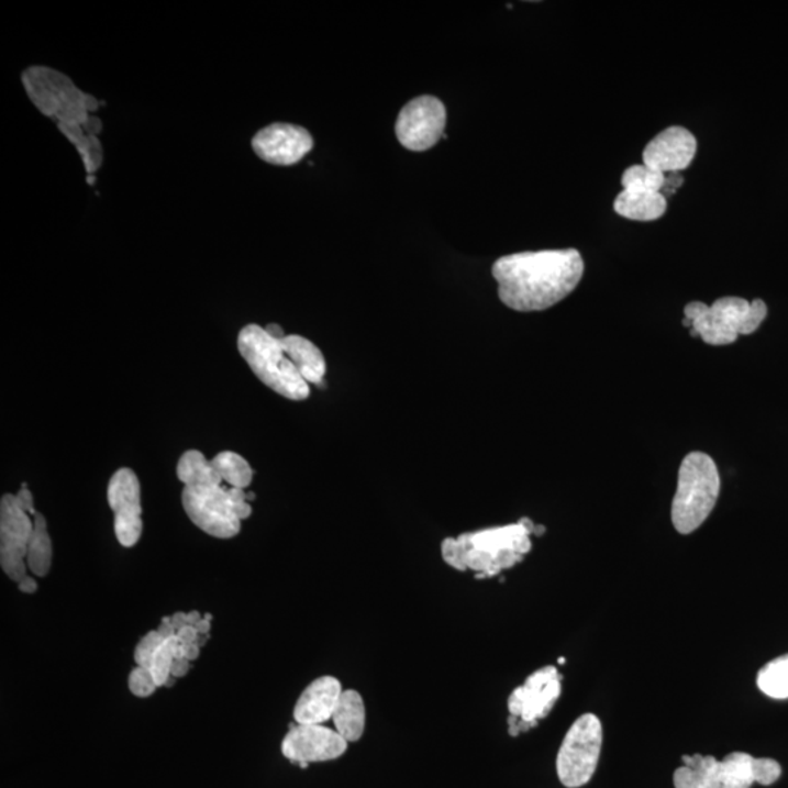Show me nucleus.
<instances>
[{"label":"nucleus","instance_id":"31","mask_svg":"<svg viewBox=\"0 0 788 788\" xmlns=\"http://www.w3.org/2000/svg\"><path fill=\"white\" fill-rule=\"evenodd\" d=\"M202 614H200L198 611L185 613V612H177L173 614L171 622L173 626H175V630H180L181 626L186 625H196L202 619Z\"/></svg>","mask_w":788,"mask_h":788},{"label":"nucleus","instance_id":"33","mask_svg":"<svg viewBox=\"0 0 788 788\" xmlns=\"http://www.w3.org/2000/svg\"><path fill=\"white\" fill-rule=\"evenodd\" d=\"M176 636L181 644H193L199 639V632L193 625H186L176 632Z\"/></svg>","mask_w":788,"mask_h":788},{"label":"nucleus","instance_id":"5","mask_svg":"<svg viewBox=\"0 0 788 788\" xmlns=\"http://www.w3.org/2000/svg\"><path fill=\"white\" fill-rule=\"evenodd\" d=\"M238 351L263 385L287 399L309 398V382L285 352L282 340L270 336L257 324H248L240 332Z\"/></svg>","mask_w":788,"mask_h":788},{"label":"nucleus","instance_id":"27","mask_svg":"<svg viewBox=\"0 0 788 788\" xmlns=\"http://www.w3.org/2000/svg\"><path fill=\"white\" fill-rule=\"evenodd\" d=\"M622 187L640 186L647 187V189L663 191L665 187L666 175L663 173L654 171L652 168L645 167L644 164L641 166H632L623 171L621 178Z\"/></svg>","mask_w":788,"mask_h":788},{"label":"nucleus","instance_id":"8","mask_svg":"<svg viewBox=\"0 0 788 788\" xmlns=\"http://www.w3.org/2000/svg\"><path fill=\"white\" fill-rule=\"evenodd\" d=\"M561 680L555 666L542 667L530 675L522 687L509 698V730L511 736L528 732L545 719L561 697Z\"/></svg>","mask_w":788,"mask_h":788},{"label":"nucleus","instance_id":"12","mask_svg":"<svg viewBox=\"0 0 788 788\" xmlns=\"http://www.w3.org/2000/svg\"><path fill=\"white\" fill-rule=\"evenodd\" d=\"M348 751V742L336 730L323 724H296L282 741V754L301 768L314 763L341 758Z\"/></svg>","mask_w":788,"mask_h":788},{"label":"nucleus","instance_id":"6","mask_svg":"<svg viewBox=\"0 0 788 788\" xmlns=\"http://www.w3.org/2000/svg\"><path fill=\"white\" fill-rule=\"evenodd\" d=\"M720 488L719 469L710 456L693 452L684 458L672 504V523L680 534H691L701 528L714 510Z\"/></svg>","mask_w":788,"mask_h":788},{"label":"nucleus","instance_id":"23","mask_svg":"<svg viewBox=\"0 0 788 788\" xmlns=\"http://www.w3.org/2000/svg\"><path fill=\"white\" fill-rule=\"evenodd\" d=\"M720 763L724 788H751L755 785L754 756L745 752H733Z\"/></svg>","mask_w":788,"mask_h":788},{"label":"nucleus","instance_id":"32","mask_svg":"<svg viewBox=\"0 0 788 788\" xmlns=\"http://www.w3.org/2000/svg\"><path fill=\"white\" fill-rule=\"evenodd\" d=\"M15 497L18 504H20L21 509L24 510L25 513H29L30 515L37 514V511L34 509L33 493L30 492L29 488H22Z\"/></svg>","mask_w":788,"mask_h":788},{"label":"nucleus","instance_id":"34","mask_svg":"<svg viewBox=\"0 0 788 788\" xmlns=\"http://www.w3.org/2000/svg\"><path fill=\"white\" fill-rule=\"evenodd\" d=\"M190 663L191 662L187 661V658H175V662H173L171 666L173 678H182V676L189 674L191 666Z\"/></svg>","mask_w":788,"mask_h":788},{"label":"nucleus","instance_id":"3","mask_svg":"<svg viewBox=\"0 0 788 788\" xmlns=\"http://www.w3.org/2000/svg\"><path fill=\"white\" fill-rule=\"evenodd\" d=\"M545 528L542 525L537 528L532 520L522 519L515 524L444 539L441 556L457 571L470 569L478 578H491L522 563L532 551L530 536H541Z\"/></svg>","mask_w":788,"mask_h":788},{"label":"nucleus","instance_id":"10","mask_svg":"<svg viewBox=\"0 0 788 788\" xmlns=\"http://www.w3.org/2000/svg\"><path fill=\"white\" fill-rule=\"evenodd\" d=\"M34 520L18 504L16 497L7 493L0 501V565L11 580L20 582L26 577V555Z\"/></svg>","mask_w":788,"mask_h":788},{"label":"nucleus","instance_id":"21","mask_svg":"<svg viewBox=\"0 0 788 788\" xmlns=\"http://www.w3.org/2000/svg\"><path fill=\"white\" fill-rule=\"evenodd\" d=\"M177 476L186 487H202V485H221L222 478L212 462L198 450H189L182 454L177 465Z\"/></svg>","mask_w":788,"mask_h":788},{"label":"nucleus","instance_id":"2","mask_svg":"<svg viewBox=\"0 0 788 788\" xmlns=\"http://www.w3.org/2000/svg\"><path fill=\"white\" fill-rule=\"evenodd\" d=\"M22 86L40 113L55 120L57 129L78 151L88 176H96L104 162L100 135L102 122L92 115L102 106L84 92L68 75L48 66H30L22 73Z\"/></svg>","mask_w":788,"mask_h":788},{"label":"nucleus","instance_id":"29","mask_svg":"<svg viewBox=\"0 0 788 788\" xmlns=\"http://www.w3.org/2000/svg\"><path fill=\"white\" fill-rule=\"evenodd\" d=\"M166 640L157 630L148 632L136 645L135 654H133L136 665L149 669L155 652Z\"/></svg>","mask_w":788,"mask_h":788},{"label":"nucleus","instance_id":"40","mask_svg":"<svg viewBox=\"0 0 788 788\" xmlns=\"http://www.w3.org/2000/svg\"><path fill=\"white\" fill-rule=\"evenodd\" d=\"M255 498H256L255 493H253V492L247 493V501H253V500H255Z\"/></svg>","mask_w":788,"mask_h":788},{"label":"nucleus","instance_id":"35","mask_svg":"<svg viewBox=\"0 0 788 788\" xmlns=\"http://www.w3.org/2000/svg\"><path fill=\"white\" fill-rule=\"evenodd\" d=\"M18 589H20L22 593L33 595L38 589L37 581H35L34 578L26 576L24 580L18 582Z\"/></svg>","mask_w":788,"mask_h":788},{"label":"nucleus","instance_id":"13","mask_svg":"<svg viewBox=\"0 0 788 788\" xmlns=\"http://www.w3.org/2000/svg\"><path fill=\"white\" fill-rule=\"evenodd\" d=\"M110 509L114 513V532L120 545L135 546L142 529L141 485L135 471L123 467L110 479L107 491Z\"/></svg>","mask_w":788,"mask_h":788},{"label":"nucleus","instance_id":"4","mask_svg":"<svg viewBox=\"0 0 788 788\" xmlns=\"http://www.w3.org/2000/svg\"><path fill=\"white\" fill-rule=\"evenodd\" d=\"M768 314L763 300L747 301L745 298H719L712 306L700 301L685 307V326L691 328V335L701 337L712 346L733 344L739 336L752 335L758 331Z\"/></svg>","mask_w":788,"mask_h":788},{"label":"nucleus","instance_id":"25","mask_svg":"<svg viewBox=\"0 0 788 788\" xmlns=\"http://www.w3.org/2000/svg\"><path fill=\"white\" fill-rule=\"evenodd\" d=\"M756 684L761 691L774 700L788 698V654L767 663L759 670Z\"/></svg>","mask_w":788,"mask_h":788},{"label":"nucleus","instance_id":"14","mask_svg":"<svg viewBox=\"0 0 788 788\" xmlns=\"http://www.w3.org/2000/svg\"><path fill=\"white\" fill-rule=\"evenodd\" d=\"M253 151L263 162L274 166H293L313 149L310 132L289 123H271L256 133Z\"/></svg>","mask_w":788,"mask_h":788},{"label":"nucleus","instance_id":"7","mask_svg":"<svg viewBox=\"0 0 788 788\" xmlns=\"http://www.w3.org/2000/svg\"><path fill=\"white\" fill-rule=\"evenodd\" d=\"M603 728L599 717L585 714L565 734L556 756V774L561 785L580 788L589 785L598 769L602 752Z\"/></svg>","mask_w":788,"mask_h":788},{"label":"nucleus","instance_id":"37","mask_svg":"<svg viewBox=\"0 0 788 788\" xmlns=\"http://www.w3.org/2000/svg\"><path fill=\"white\" fill-rule=\"evenodd\" d=\"M200 645L198 643L185 644L186 658L189 662L196 661L200 656Z\"/></svg>","mask_w":788,"mask_h":788},{"label":"nucleus","instance_id":"20","mask_svg":"<svg viewBox=\"0 0 788 788\" xmlns=\"http://www.w3.org/2000/svg\"><path fill=\"white\" fill-rule=\"evenodd\" d=\"M332 720L336 732L346 742H358L365 730V706L360 693L354 689L342 692Z\"/></svg>","mask_w":788,"mask_h":788},{"label":"nucleus","instance_id":"16","mask_svg":"<svg viewBox=\"0 0 788 788\" xmlns=\"http://www.w3.org/2000/svg\"><path fill=\"white\" fill-rule=\"evenodd\" d=\"M342 685L333 676H322L306 688L293 708L297 724H323L333 719L341 700Z\"/></svg>","mask_w":788,"mask_h":788},{"label":"nucleus","instance_id":"28","mask_svg":"<svg viewBox=\"0 0 788 788\" xmlns=\"http://www.w3.org/2000/svg\"><path fill=\"white\" fill-rule=\"evenodd\" d=\"M157 688L153 674L146 667L136 666L129 675V689L137 698H148Z\"/></svg>","mask_w":788,"mask_h":788},{"label":"nucleus","instance_id":"30","mask_svg":"<svg viewBox=\"0 0 788 788\" xmlns=\"http://www.w3.org/2000/svg\"><path fill=\"white\" fill-rule=\"evenodd\" d=\"M781 765L772 758H754L755 783L761 786H772L781 777Z\"/></svg>","mask_w":788,"mask_h":788},{"label":"nucleus","instance_id":"1","mask_svg":"<svg viewBox=\"0 0 788 788\" xmlns=\"http://www.w3.org/2000/svg\"><path fill=\"white\" fill-rule=\"evenodd\" d=\"M585 262L576 248L515 253L493 263L498 296L511 310L551 309L577 288Z\"/></svg>","mask_w":788,"mask_h":788},{"label":"nucleus","instance_id":"9","mask_svg":"<svg viewBox=\"0 0 788 788\" xmlns=\"http://www.w3.org/2000/svg\"><path fill=\"white\" fill-rule=\"evenodd\" d=\"M181 501L191 522L213 537L231 539L242 530V520L235 514L237 504L231 500L229 488L221 485L185 487Z\"/></svg>","mask_w":788,"mask_h":788},{"label":"nucleus","instance_id":"36","mask_svg":"<svg viewBox=\"0 0 788 788\" xmlns=\"http://www.w3.org/2000/svg\"><path fill=\"white\" fill-rule=\"evenodd\" d=\"M211 621L212 614L207 613L198 623H196L195 628L198 630L200 635H209V632H211Z\"/></svg>","mask_w":788,"mask_h":788},{"label":"nucleus","instance_id":"19","mask_svg":"<svg viewBox=\"0 0 788 788\" xmlns=\"http://www.w3.org/2000/svg\"><path fill=\"white\" fill-rule=\"evenodd\" d=\"M285 352L296 364L302 378L311 385L322 386L324 374H326V360L322 351L306 337L287 335L282 340Z\"/></svg>","mask_w":788,"mask_h":788},{"label":"nucleus","instance_id":"24","mask_svg":"<svg viewBox=\"0 0 788 788\" xmlns=\"http://www.w3.org/2000/svg\"><path fill=\"white\" fill-rule=\"evenodd\" d=\"M212 466L215 467L222 480L230 487L246 489L251 487L253 470L246 458L233 452H222L213 458Z\"/></svg>","mask_w":788,"mask_h":788},{"label":"nucleus","instance_id":"11","mask_svg":"<svg viewBox=\"0 0 788 788\" xmlns=\"http://www.w3.org/2000/svg\"><path fill=\"white\" fill-rule=\"evenodd\" d=\"M447 111L439 98L422 96L408 102L396 122V136L407 149L426 151L433 148L444 136Z\"/></svg>","mask_w":788,"mask_h":788},{"label":"nucleus","instance_id":"15","mask_svg":"<svg viewBox=\"0 0 788 788\" xmlns=\"http://www.w3.org/2000/svg\"><path fill=\"white\" fill-rule=\"evenodd\" d=\"M697 140L688 129L670 126L650 141L643 153V164L654 171L679 173L691 166L697 154Z\"/></svg>","mask_w":788,"mask_h":788},{"label":"nucleus","instance_id":"26","mask_svg":"<svg viewBox=\"0 0 788 788\" xmlns=\"http://www.w3.org/2000/svg\"><path fill=\"white\" fill-rule=\"evenodd\" d=\"M177 641L176 635L164 641L155 652L153 662H151L149 670L158 688L166 687L168 679L171 678V666L173 662H175V653L173 652H175Z\"/></svg>","mask_w":788,"mask_h":788},{"label":"nucleus","instance_id":"17","mask_svg":"<svg viewBox=\"0 0 788 788\" xmlns=\"http://www.w3.org/2000/svg\"><path fill=\"white\" fill-rule=\"evenodd\" d=\"M619 217L631 221L650 222L665 215L667 211L666 196L662 191L647 187H623L613 203Z\"/></svg>","mask_w":788,"mask_h":788},{"label":"nucleus","instance_id":"39","mask_svg":"<svg viewBox=\"0 0 788 788\" xmlns=\"http://www.w3.org/2000/svg\"><path fill=\"white\" fill-rule=\"evenodd\" d=\"M87 182L89 186L96 185V176H87Z\"/></svg>","mask_w":788,"mask_h":788},{"label":"nucleus","instance_id":"22","mask_svg":"<svg viewBox=\"0 0 788 788\" xmlns=\"http://www.w3.org/2000/svg\"><path fill=\"white\" fill-rule=\"evenodd\" d=\"M53 547L51 534H48L46 519L43 514L34 515V530L31 536L26 565L35 576L46 577L52 568Z\"/></svg>","mask_w":788,"mask_h":788},{"label":"nucleus","instance_id":"18","mask_svg":"<svg viewBox=\"0 0 788 788\" xmlns=\"http://www.w3.org/2000/svg\"><path fill=\"white\" fill-rule=\"evenodd\" d=\"M684 767L674 774L675 788H724L721 763L714 756H684Z\"/></svg>","mask_w":788,"mask_h":788},{"label":"nucleus","instance_id":"38","mask_svg":"<svg viewBox=\"0 0 788 788\" xmlns=\"http://www.w3.org/2000/svg\"><path fill=\"white\" fill-rule=\"evenodd\" d=\"M266 332L269 333L270 336L276 337V340H284L285 333L282 331V328L278 326V324H269V326H266Z\"/></svg>","mask_w":788,"mask_h":788}]
</instances>
